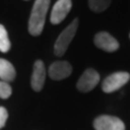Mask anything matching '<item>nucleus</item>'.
Instances as JSON below:
<instances>
[{
	"mask_svg": "<svg viewBox=\"0 0 130 130\" xmlns=\"http://www.w3.org/2000/svg\"><path fill=\"white\" fill-rule=\"evenodd\" d=\"M8 119V112L5 107H0V128L5 127V125L7 123Z\"/></svg>",
	"mask_w": 130,
	"mask_h": 130,
	"instance_id": "14",
	"label": "nucleus"
},
{
	"mask_svg": "<svg viewBox=\"0 0 130 130\" xmlns=\"http://www.w3.org/2000/svg\"><path fill=\"white\" fill-rule=\"evenodd\" d=\"M11 48V43L9 37H8V32L3 25L0 24V51L1 52H8Z\"/></svg>",
	"mask_w": 130,
	"mask_h": 130,
	"instance_id": "12",
	"label": "nucleus"
},
{
	"mask_svg": "<svg viewBox=\"0 0 130 130\" xmlns=\"http://www.w3.org/2000/svg\"><path fill=\"white\" fill-rule=\"evenodd\" d=\"M12 94V88L6 81H0V98L8 99Z\"/></svg>",
	"mask_w": 130,
	"mask_h": 130,
	"instance_id": "13",
	"label": "nucleus"
},
{
	"mask_svg": "<svg viewBox=\"0 0 130 130\" xmlns=\"http://www.w3.org/2000/svg\"><path fill=\"white\" fill-rule=\"evenodd\" d=\"M100 80V75L93 68H88L77 81V88L81 92H89L94 88Z\"/></svg>",
	"mask_w": 130,
	"mask_h": 130,
	"instance_id": "5",
	"label": "nucleus"
},
{
	"mask_svg": "<svg viewBox=\"0 0 130 130\" xmlns=\"http://www.w3.org/2000/svg\"><path fill=\"white\" fill-rule=\"evenodd\" d=\"M93 127L95 130H126L125 124L118 117L101 115L93 121Z\"/></svg>",
	"mask_w": 130,
	"mask_h": 130,
	"instance_id": "4",
	"label": "nucleus"
},
{
	"mask_svg": "<svg viewBox=\"0 0 130 130\" xmlns=\"http://www.w3.org/2000/svg\"><path fill=\"white\" fill-rule=\"evenodd\" d=\"M44 81H46V68H44V64L42 61H36L34 64V71H32L30 84L31 88L35 91L39 92L43 88Z\"/></svg>",
	"mask_w": 130,
	"mask_h": 130,
	"instance_id": "9",
	"label": "nucleus"
},
{
	"mask_svg": "<svg viewBox=\"0 0 130 130\" xmlns=\"http://www.w3.org/2000/svg\"><path fill=\"white\" fill-rule=\"evenodd\" d=\"M49 76L53 80H61L72 74V65L66 61H58L50 65Z\"/></svg>",
	"mask_w": 130,
	"mask_h": 130,
	"instance_id": "7",
	"label": "nucleus"
},
{
	"mask_svg": "<svg viewBox=\"0 0 130 130\" xmlns=\"http://www.w3.org/2000/svg\"><path fill=\"white\" fill-rule=\"evenodd\" d=\"M50 6V0H36L28 21V31L32 36L41 34L44 26V20Z\"/></svg>",
	"mask_w": 130,
	"mask_h": 130,
	"instance_id": "1",
	"label": "nucleus"
},
{
	"mask_svg": "<svg viewBox=\"0 0 130 130\" xmlns=\"http://www.w3.org/2000/svg\"><path fill=\"white\" fill-rule=\"evenodd\" d=\"M112 0H89V8L93 12H103L107 9L111 5Z\"/></svg>",
	"mask_w": 130,
	"mask_h": 130,
	"instance_id": "11",
	"label": "nucleus"
},
{
	"mask_svg": "<svg viewBox=\"0 0 130 130\" xmlns=\"http://www.w3.org/2000/svg\"><path fill=\"white\" fill-rule=\"evenodd\" d=\"M94 44L106 52H114L119 48L118 41L106 31L98 32L94 36Z\"/></svg>",
	"mask_w": 130,
	"mask_h": 130,
	"instance_id": "6",
	"label": "nucleus"
},
{
	"mask_svg": "<svg viewBox=\"0 0 130 130\" xmlns=\"http://www.w3.org/2000/svg\"><path fill=\"white\" fill-rule=\"evenodd\" d=\"M78 28V20L75 19L70 25L61 32L54 43V53L56 56H62L66 52L68 46L72 42L73 38Z\"/></svg>",
	"mask_w": 130,
	"mask_h": 130,
	"instance_id": "2",
	"label": "nucleus"
},
{
	"mask_svg": "<svg viewBox=\"0 0 130 130\" xmlns=\"http://www.w3.org/2000/svg\"><path fill=\"white\" fill-rule=\"evenodd\" d=\"M72 9V0H58L52 9L50 21L52 24H59L66 18Z\"/></svg>",
	"mask_w": 130,
	"mask_h": 130,
	"instance_id": "8",
	"label": "nucleus"
},
{
	"mask_svg": "<svg viewBox=\"0 0 130 130\" xmlns=\"http://www.w3.org/2000/svg\"><path fill=\"white\" fill-rule=\"evenodd\" d=\"M130 75L127 72H117L107 76L102 83V89L104 92L111 93L120 89L129 81Z\"/></svg>",
	"mask_w": 130,
	"mask_h": 130,
	"instance_id": "3",
	"label": "nucleus"
},
{
	"mask_svg": "<svg viewBox=\"0 0 130 130\" xmlns=\"http://www.w3.org/2000/svg\"><path fill=\"white\" fill-rule=\"evenodd\" d=\"M15 70L9 61L0 59V78L2 81H12L15 78Z\"/></svg>",
	"mask_w": 130,
	"mask_h": 130,
	"instance_id": "10",
	"label": "nucleus"
}]
</instances>
